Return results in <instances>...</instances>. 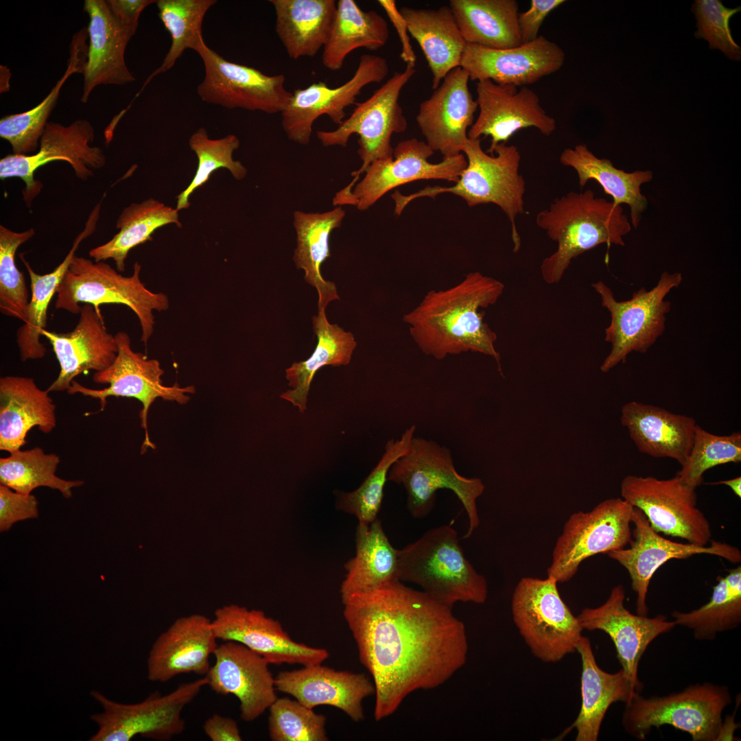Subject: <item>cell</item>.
<instances>
[{"label":"cell","instance_id":"cell-13","mask_svg":"<svg viewBox=\"0 0 741 741\" xmlns=\"http://www.w3.org/2000/svg\"><path fill=\"white\" fill-rule=\"evenodd\" d=\"M115 337L117 345L116 357L108 368L95 372L93 375L95 383L108 384V386L100 390L91 389L73 380L67 392L69 395L79 393L99 399L101 406L99 412L104 410L109 397L134 398L140 401L141 426L145 430L143 454L148 448H155L148 430V414L151 405L158 398L186 403L190 399L189 394L194 393L196 390L193 386L164 385L161 379L164 371L158 360L148 359L143 353L134 351L127 333L119 331Z\"/></svg>","mask_w":741,"mask_h":741},{"label":"cell","instance_id":"cell-54","mask_svg":"<svg viewBox=\"0 0 741 741\" xmlns=\"http://www.w3.org/2000/svg\"><path fill=\"white\" fill-rule=\"evenodd\" d=\"M38 517V501L33 495L16 492L0 484L1 532L8 531L18 521Z\"/></svg>","mask_w":741,"mask_h":741},{"label":"cell","instance_id":"cell-50","mask_svg":"<svg viewBox=\"0 0 741 741\" xmlns=\"http://www.w3.org/2000/svg\"><path fill=\"white\" fill-rule=\"evenodd\" d=\"M741 461V434H713L696 425L690 454L676 475L696 489L703 482V474L718 465Z\"/></svg>","mask_w":741,"mask_h":741},{"label":"cell","instance_id":"cell-20","mask_svg":"<svg viewBox=\"0 0 741 741\" xmlns=\"http://www.w3.org/2000/svg\"><path fill=\"white\" fill-rule=\"evenodd\" d=\"M625 597L623 585H616L603 604L583 609L577 618L583 629L600 630L611 637L633 690L640 692L638 667L642 655L652 641L677 624L662 614L653 618L633 614L624 606Z\"/></svg>","mask_w":741,"mask_h":741},{"label":"cell","instance_id":"cell-33","mask_svg":"<svg viewBox=\"0 0 741 741\" xmlns=\"http://www.w3.org/2000/svg\"><path fill=\"white\" fill-rule=\"evenodd\" d=\"M576 650L582 661V701L572 728L576 731V741H596L609 707L619 701L628 703L637 692L622 669L609 673L598 666L589 638L582 636Z\"/></svg>","mask_w":741,"mask_h":741},{"label":"cell","instance_id":"cell-8","mask_svg":"<svg viewBox=\"0 0 741 741\" xmlns=\"http://www.w3.org/2000/svg\"><path fill=\"white\" fill-rule=\"evenodd\" d=\"M388 480L404 487L407 508L414 518L426 517L435 506L437 491L448 489L458 497L469 518V528L462 539L470 537L480 524L476 500L485 486L480 478L459 474L451 451L445 446L414 437L408 452L392 465Z\"/></svg>","mask_w":741,"mask_h":741},{"label":"cell","instance_id":"cell-36","mask_svg":"<svg viewBox=\"0 0 741 741\" xmlns=\"http://www.w3.org/2000/svg\"><path fill=\"white\" fill-rule=\"evenodd\" d=\"M276 33L292 59L313 57L326 44L334 21V0H270Z\"/></svg>","mask_w":741,"mask_h":741},{"label":"cell","instance_id":"cell-15","mask_svg":"<svg viewBox=\"0 0 741 741\" xmlns=\"http://www.w3.org/2000/svg\"><path fill=\"white\" fill-rule=\"evenodd\" d=\"M621 495L644 514L657 532L701 546L710 543L711 525L697 507L696 489L677 475L666 480L627 475L621 482Z\"/></svg>","mask_w":741,"mask_h":741},{"label":"cell","instance_id":"cell-51","mask_svg":"<svg viewBox=\"0 0 741 741\" xmlns=\"http://www.w3.org/2000/svg\"><path fill=\"white\" fill-rule=\"evenodd\" d=\"M34 235L33 228L19 233L0 226V311L23 322L30 298L25 277L16 265L15 254Z\"/></svg>","mask_w":741,"mask_h":741},{"label":"cell","instance_id":"cell-39","mask_svg":"<svg viewBox=\"0 0 741 741\" xmlns=\"http://www.w3.org/2000/svg\"><path fill=\"white\" fill-rule=\"evenodd\" d=\"M355 541V555L344 567L346 574L340 587L342 602L353 593L399 580V550L392 545L378 518L368 525L358 523Z\"/></svg>","mask_w":741,"mask_h":741},{"label":"cell","instance_id":"cell-25","mask_svg":"<svg viewBox=\"0 0 741 741\" xmlns=\"http://www.w3.org/2000/svg\"><path fill=\"white\" fill-rule=\"evenodd\" d=\"M215 663L205 675L208 685L221 695L233 694L239 703V716L252 722L277 700L274 677L270 663L261 655L236 642L218 645Z\"/></svg>","mask_w":741,"mask_h":741},{"label":"cell","instance_id":"cell-49","mask_svg":"<svg viewBox=\"0 0 741 741\" xmlns=\"http://www.w3.org/2000/svg\"><path fill=\"white\" fill-rule=\"evenodd\" d=\"M189 145L198 158V167L191 182L176 197V208L178 211L190 206L189 199L191 195L204 185L217 169H227L236 180L243 179L247 173L246 168L242 163L233 158V152L240 145L239 139L234 134L211 139L207 130L200 128L190 137Z\"/></svg>","mask_w":741,"mask_h":741},{"label":"cell","instance_id":"cell-23","mask_svg":"<svg viewBox=\"0 0 741 741\" xmlns=\"http://www.w3.org/2000/svg\"><path fill=\"white\" fill-rule=\"evenodd\" d=\"M476 102L478 118L470 127L467 137L480 139L490 136L489 153L502 143H506L517 131L534 127L545 136L556 130L555 119L543 108L539 95L528 86L497 84L490 80L478 81Z\"/></svg>","mask_w":741,"mask_h":741},{"label":"cell","instance_id":"cell-35","mask_svg":"<svg viewBox=\"0 0 741 741\" xmlns=\"http://www.w3.org/2000/svg\"><path fill=\"white\" fill-rule=\"evenodd\" d=\"M400 12L409 34L416 40L432 75L436 89L451 70L460 66L467 45L449 6L437 9L403 7Z\"/></svg>","mask_w":741,"mask_h":741},{"label":"cell","instance_id":"cell-57","mask_svg":"<svg viewBox=\"0 0 741 741\" xmlns=\"http://www.w3.org/2000/svg\"><path fill=\"white\" fill-rule=\"evenodd\" d=\"M115 16L125 28L135 34L143 10L155 0H107Z\"/></svg>","mask_w":741,"mask_h":741},{"label":"cell","instance_id":"cell-40","mask_svg":"<svg viewBox=\"0 0 741 741\" xmlns=\"http://www.w3.org/2000/svg\"><path fill=\"white\" fill-rule=\"evenodd\" d=\"M88 36L87 27L73 35L66 70L41 102L27 111L1 119L0 137L10 143L13 154L30 155L38 150L47 119L56 106L64 84L71 75L84 73L88 56L89 45L86 43Z\"/></svg>","mask_w":741,"mask_h":741},{"label":"cell","instance_id":"cell-14","mask_svg":"<svg viewBox=\"0 0 741 741\" xmlns=\"http://www.w3.org/2000/svg\"><path fill=\"white\" fill-rule=\"evenodd\" d=\"M633 511L631 504L618 497L605 499L589 512L572 514L556 542L548 577L568 581L585 559L626 548L632 539Z\"/></svg>","mask_w":741,"mask_h":741},{"label":"cell","instance_id":"cell-59","mask_svg":"<svg viewBox=\"0 0 741 741\" xmlns=\"http://www.w3.org/2000/svg\"><path fill=\"white\" fill-rule=\"evenodd\" d=\"M710 484L718 485L723 484L728 486L734 494L739 498L741 497V477H736L730 480H725L719 482H715L709 483Z\"/></svg>","mask_w":741,"mask_h":741},{"label":"cell","instance_id":"cell-29","mask_svg":"<svg viewBox=\"0 0 741 741\" xmlns=\"http://www.w3.org/2000/svg\"><path fill=\"white\" fill-rule=\"evenodd\" d=\"M78 322L67 333L42 331L52 346L60 370L58 377L47 389L50 392L67 390L74 379L89 370L101 371L108 368L117 353L115 335L109 333L102 314L93 305L81 306Z\"/></svg>","mask_w":741,"mask_h":741},{"label":"cell","instance_id":"cell-17","mask_svg":"<svg viewBox=\"0 0 741 741\" xmlns=\"http://www.w3.org/2000/svg\"><path fill=\"white\" fill-rule=\"evenodd\" d=\"M95 130L87 120L78 119L67 126L48 122L40 137L38 150L33 154H9L0 160V178L18 177L25 183L23 200L31 207L34 199L41 191L43 185L34 178L36 171L55 161L71 165L76 176L86 180L94 170L102 169L106 163L102 149L91 145Z\"/></svg>","mask_w":741,"mask_h":741},{"label":"cell","instance_id":"cell-7","mask_svg":"<svg viewBox=\"0 0 741 741\" xmlns=\"http://www.w3.org/2000/svg\"><path fill=\"white\" fill-rule=\"evenodd\" d=\"M729 687L710 682L689 685L681 692L648 698L637 692L625 703L622 725L643 740L653 727L670 725L689 733L693 741L718 740L722 714L731 703Z\"/></svg>","mask_w":741,"mask_h":741},{"label":"cell","instance_id":"cell-44","mask_svg":"<svg viewBox=\"0 0 741 741\" xmlns=\"http://www.w3.org/2000/svg\"><path fill=\"white\" fill-rule=\"evenodd\" d=\"M178 210L154 198L132 203L124 209L116 222L119 232L107 242L90 250L95 262L113 259L117 270H125V261L134 247L152 239L159 228L174 224L181 226Z\"/></svg>","mask_w":741,"mask_h":741},{"label":"cell","instance_id":"cell-43","mask_svg":"<svg viewBox=\"0 0 741 741\" xmlns=\"http://www.w3.org/2000/svg\"><path fill=\"white\" fill-rule=\"evenodd\" d=\"M386 20L374 10L364 11L353 0H339L322 63L331 71L342 69L346 56L358 48L374 51L389 38Z\"/></svg>","mask_w":741,"mask_h":741},{"label":"cell","instance_id":"cell-22","mask_svg":"<svg viewBox=\"0 0 741 741\" xmlns=\"http://www.w3.org/2000/svg\"><path fill=\"white\" fill-rule=\"evenodd\" d=\"M212 627L217 639L240 643L263 657L270 664L322 663L329 657L327 649L294 641L281 624L260 610L237 604L215 611Z\"/></svg>","mask_w":741,"mask_h":741},{"label":"cell","instance_id":"cell-4","mask_svg":"<svg viewBox=\"0 0 741 741\" xmlns=\"http://www.w3.org/2000/svg\"><path fill=\"white\" fill-rule=\"evenodd\" d=\"M462 152L466 156L467 165L454 185L428 186L407 196L396 191L392 194L395 213L401 215L406 206L415 199L435 198L443 193L462 198L469 207L493 203L498 206L508 218L514 250L518 251L521 239L515 219L525 212L526 183L519 173L521 155L517 148L502 143L494 148L491 154H489L482 150L480 138H468Z\"/></svg>","mask_w":741,"mask_h":741},{"label":"cell","instance_id":"cell-10","mask_svg":"<svg viewBox=\"0 0 741 741\" xmlns=\"http://www.w3.org/2000/svg\"><path fill=\"white\" fill-rule=\"evenodd\" d=\"M558 582L550 577L522 578L511 600L513 622L537 658L556 663L576 650L580 622L561 598Z\"/></svg>","mask_w":741,"mask_h":741},{"label":"cell","instance_id":"cell-31","mask_svg":"<svg viewBox=\"0 0 741 741\" xmlns=\"http://www.w3.org/2000/svg\"><path fill=\"white\" fill-rule=\"evenodd\" d=\"M621 413V423L640 452L674 459L681 466L685 462L694 440V419L635 401L624 405Z\"/></svg>","mask_w":741,"mask_h":741},{"label":"cell","instance_id":"cell-21","mask_svg":"<svg viewBox=\"0 0 741 741\" xmlns=\"http://www.w3.org/2000/svg\"><path fill=\"white\" fill-rule=\"evenodd\" d=\"M434 152L426 142L415 138L399 142L392 158L377 160L369 165L363 179L354 186L349 205L366 210L392 189L415 180L457 183L467 165L465 156L460 153L432 163L428 158Z\"/></svg>","mask_w":741,"mask_h":741},{"label":"cell","instance_id":"cell-32","mask_svg":"<svg viewBox=\"0 0 741 741\" xmlns=\"http://www.w3.org/2000/svg\"><path fill=\"white\" fill-rule=\"evenodd\" d=\"M47 390L38 387L32 377L5 376L0 379V449L12 453L26 444L34 427L44 434L56 426V405Z\"/></svg>","mask_w":741,"mask_h":741},{"label":"cell","instance_id":"cell-34","mask_svg":"<svg viewBox=\"0 0 741 741\" xmlns=\"http://www.w3.org/2000/svg\"><path fill=\"white\" fill-rule=\"evenodd\" d=\"M102 202V200L99 201L91 211L84 228L75 238L64 260L52 272L45 274L35 272L25 259L23 253L20 254V258L30 277L31 287V296L26 317L23 324L17 329L16 335L20 358L23 362L41 359L46 354V347L40 342V336L47 326L49 305L53 296L56 294L58 287L80 244L96 230Z\"/></svg>","mask_w":741,"mask_h":741},{"label":"cell","instance_id":"cell-16","mask_svg":"<svg viewBox=\"0 0 741 741\" xmlns=\"http://www.w3.org/2000/svg\"><path fill=\"white\" fill-rule=\"evenodd\" d=\"M195 51L204 66V78L197 89L202 101L228 109L268 114L281 113L289 105L292 93L285 87L284 75H268L254 67L228 61L204 40Z\"/></svg>","mask_w":741,"mask_h":741},{"label":"cell","instance_id":"cell-28","mask_svg":"<svg viewBox=\"0 0 741 741\" xmlns=\"http://www.w3.org/2000/svg\"><path fill=\"white\" fill-rule=\"evenodd\" d=\"M212 621L193 614L176 619L160 634L150 650L148 679L165 683L187 673L206 675L209 658L217 647Z\"/></svg>","mask_w":741,"mask_h":741},{"label":"cell","instance_id":"cell-5","mask_svg":"<svg viewBox=\"0 0 741 741\" xmlns=\"http://www.w3.org/2000/svg\"><path fill=\"white\" fill-rule=\"evenodd\" d=\"M398 577L451 608L458 602L483 604L488 596L485 577L466 558L450 525L433 528L399 550Z\"/></svg>","mask_w":741,"mask_h":741},{"label":"cell","instance_id":"cell-18","mask_svg":"<svg viewBox=\"0 0 741 741\" xmlns=\"http://www.w3.org/2000/svg\"><path fill=\"white\" fill-rule=\"evenodd\" d=\"M632 524L634 540L630 541L629 548L612 550L607 554L628 572L632 589L637 594L638 615H648L646 598L650 580L656 571L670 560L709 554L733 563L741 561L740 550L726 543L711 539L707 545L701 546L689 542H675L661 537L650 527L644 514L636 507H633Z\"/></svg>","mask_w":741,"mask_h":741},{"label":"cell","instance_id":"cell-55","mask_svg":"<svg viewBox=\"0 0 741 741\" xmlns=\"http://www.w3.org/2000/svg\"><path fill=\"white\" fill-rule=\"evenodd\" d=\"M565 2L564 0H531L529 9L518 15L521 44L537 38L545 19Z\"/></svg>","mask_w":741,"mask_h":741},{"label":"cell","instance_id":"cell-24","mask_svg":"<svg viewBox=\"0 0 741 741\" xmlns=\"http://www.w3.org/2000/svg\"><path fill=\"white\" fill-rule=\"evenodd\" d=\"M565 59L558 44L539 35L530 43L503 49L467 44L460 67L473 81L490 80L523 87L560 70Z\"/></svg>","mask_w":741,"mask_h":741},{"label":"cell","instance_id":"cell-30","mask_svg":"<svg viewBox=\"0 0 741 741\" xmlns=\"http://www.w3.org/2000/svg\"><path fill=\"white\" fill-rule=\"evenodd\" d=\"M84 9L89 17V45L80 100L86 103L99 85L135 81L125 62L127 45L134 34L121 25L107 0H85Z\"/></svg>","mask_w":741,"mask_h":741},{"label":"cell","instance_id":"cell-27","mask_svg":"<svg viewBox=\"0 0 741 741\" xmlns=\"http://www.w3.org/2000/svg\"><path fill=\"white\" fill-rule=\"evenodd\" d=\"M274 682L277 691L310 709L331 706L357 722L364 719L363 701L375 694L373 681L365 674L336 670L322 663L279 672Z\"/></svg>","mask_w":741,"mask_h":741},{"label":"cell","instance_id":"cell-1","mask_svg":"<svg viewBox=\"0 0 741 741\" xmlns=\"http://www.w3.org/2000/svg\"><path fill=\"white\" fill-rule=\"evenodd\" d=\"M343 604L360 661L375 685L377 721L413 692L443 685L467 661L464 623L423 591L395 580L353 593Z\"/></svg>","mask_w":741,"mask_h":741},{"label":"cell","instance_id":"cell-3","mask_svg":"<svg viewBox=\"0 0 741 741\" xmlns=\"http://www.w3.org/2000/svg\"><path fill=\"white\" fill-rule=\"evenodd\" d=\"M537 225L557 243L540 266L543 279L559 282L572 259L596 246H624L631 225L621 205L596 197L591 189L571 191L556 198L536 216Z\"/></svg>","mask_w":741,"mask_h":741},{"label":"cell","instance_id":"cell-53","mask_svg":"<svg viewBox=\"0 0 741 741\" xmlns=\"http://www.w3.org/2000/svg\"><path fill=\"white\" fill-rule=\"evenodd\" d=\"M740 7L726 8L719 0H696L692 11L696 19L695 36L708 41L710 49H718L734 60H740L741 48L734 41L729 27L731 16Z\"/></svg>","mask_w":741,"mask_h":741},{"label":"cell","instance_id":"cell-38","mask_svg":"<svg viewBox=\"0 0 741 741\" xmlns=\"http://www.w3.org/2000/svg\"><path fill=\"white\" fill-rule=\"evenodd\" d=\"M560 163L573 168L578 176L580 187L586 185L590 180H596L602 187L605 193L613 198L618 204H626L631 209V224L636 228L642 219V214L646 209L648 200L641 193V185L652 179L650 170L626 172L613 166L607 158H599L585 144L564 150L560 157Z\"/></svg>","mask_w":741,"mask_h":741},{"label":"cell","instance_id":"cell-58","mask_svg":"<svg viewBox=\"0 0 741 741\" xmlns=\"http://www.w3.org/2000/svg\"><path fill=\"white\" fill-rule=\"evenodd\" d=\"M203 730L212 741L242 740L236 721L218 714H213L205 720Z\"/></svg>","mask_w":741,"mask_h":741},{"label":"cell","instance_id":"cell-12","mask_svg":"<svg viewBox=\"0 0 741 741\" xmlns=\"http://www.w3.org/2000/svg\"><path fill=\"white\" fill-rule=\"evenodd\" d=\"M207 685L205 676L183 683L165 695L156 691L134 704L117 703L93 690L91 695L103 711L91 716L98 729L89 740L130 741L137 736L157 741L170 740L184 731L183 711Z\"/></svg>","mask_w":741,"mask_h":741},{"label":"cell","instance_id":"cell-2","mask_svg":"<svg viewBox=\"0 0 741 741\" xmlns=\"http://www.w3.org/2000/svg\"><path fill=\"white\" fill-rule=\"evenodd\" d=\"M504 289L493 277L470 272L448 289L428 292L403 320L424 354L443 360L449 355L480 353L494 358L501 371L497 334L484 322L482 309L494 305Z\"/></svg>","mask_w":741,"mask_h":741},{"label":"cell","instance_id":"cell-37","mask_svg":"<svg viewBox=\"0 0 741 741\" xmlns=\"http://www.w3.org/2000/svg\"><path fill=\"white\" fill-rule=\"evenodd\" d=\"M455 20L467 44L503 49L521 45L515 0H451Z\"/></svg>","mask_w":741,"mask_h":741},{"label":"cell","instance_id":"cell-48","mask_svg":"<svg viewBox=\"0 0 741 741\" xmlns=\"http://www.w3.org/2000/svg\"><path fill=\"white\" fill-rule=\"evenodd\" d=\"M416 427L407 428L399 439L387 442L385 452L370 474L355 491L341 495L339 506L355 515L358 523L368 525L377 518L384 497V489L392 465L408 452Z\"/></svg>","mask_w":741,"mask_h":741},{"label":"cell","instance_id":"cell-19","mask_svg":"<svg viewBox=\"0 0 741 741\" xmlns=\"http://www.w3.org/2000/svg\"><path fill=\"white\" fill-rule=\"evenodd\" d=\"M388 73V64L384 57L364 54L353 77L340 86L330 88L320 82L295 89L289 105L281 113L282 126L288 139L308 144L314 122L323 115L339 126L344 120L345 108L355 103L362 89L381 82Z\"/></svg>","mask_w":741,"mask_h":741},{"label":"cell","instance_id":"cell-6","mask_svg":"<svg viewBox=\"0 0 741 741\" xmlns=\"http://www.w3.org/2000/svg\"><path fill=\"white\" fill-rule=\"evenodd\" d=\"M141 266L135 262L129 277L121 275L105 261L93 262L75 256L57 292L55 308L79 314L80 303L93 306L102 314L103 304H120L137 316L141 330V341L146 344L154 332V311L169 308V300L162 292L148 289L140 278Z\"/></svg>","mask_w":741,"mask_h":741},{"label":"cell","instance_id":"cell-52","mask_svg":"<svg viewBox=\"0 0 741 741\" xmlns=\"http://www.w3.org/2000/svg\"><path fill=\"white\" fill-rule=\"evenodd\" d=\"M268 732L272 741H327L326 717L297 700L277 698L269 707Z\"/></svg>","mask_w":741,"mask_h":741},{"label":"cell","instance_id":"cell-45","mask_svg":"<svg viewBox=\"0 0 741 741\" xmlns=\"http://www.w3.org/2000/svg\"><path fill=\"white\" fill-rule=\"evenodd\" d=\"M677 625L692 631L701 641L714 640L718 634L737 628L741 624V566L717 578L709 600L689 612L672 613Z\"/></svg>","mask_w":741,"mask_h":741},{"label":"cell","instance_id":"cell-11","mask_svg":"<svg viewBox=\"0 0 741 741\" xmlns=\"http://www.w3.org/2000/svg\"><path fill=\"white\" fill-rule=\"evenodd\" d=\"M682 281L680 272H664L651 290L641 287L624 301H618L602 281L592 284L600 296L602 306L611 315L604 340L611 344V349L600 366L602 372H608L620 362L625 363L631 352L646 353L656 342L666 329V315L671 309V303L665 298Z\"/></svg>","mask_w":741,"mask_h":741},{"label":"cell","instance_id":"cell-9","mask_svg":"<svg viewBox=\"0 0 741 741\" xmlns=\"http://www.w3.org/2000/svg\"><path fill=\"white\" fill-rule=\"evenodd\" d=\"M415 72L414 68L409 66L402 72H395L367 99L357 104L350 117L337 129L317 132V137L325 147H346L351 135H359L357 154L362 166L352 172V181L336 193L333 199L334 206L349 204L360 175L373 162L393 157L392 136L404 132L408 126L399 99L403 88Z\"/></svg>","mask_w":741,"mask_h":741},{"label":"cell","instance_id":"cell-42","mask_svg":"<svg viewBox=\"0 0 741 741\" xmlns=\"http://www.w3.org/2000/svg\"><path fill=\"white\" fill-rule=\"evenodd\" d=\"M318 314L312 318L317 344L306 360L294 362L285 370L286 379L292 390L281 395L304 412L311 383L316 373L325 365L338 366L348 364L357 346L354 336L336 324L327 320L324 307H318Z\"/></svg>","mask_w":741,"mask_h":741},{"label":"cell","instance_id":"cell-47","mask_svg":"<svg viewBox=\"0 0 741 741\" xmlns=\"http://www.w3.org/2000/svg\"><path fill=\"white\" fill-rule=\"evenodd\" d=\"M215 0H158V17L172 38L170 47L161 64L147 78L141 93L156 75L169 70L187 49L195 51L202 40V26L207 11Z\"/></svg>","mask_w":741,"mask_h":741},{"label":"cell","instance_id":"cell-56","mask_svg":"<svg viewBox=\"0 0 741 741\" xmlns=\"http://www.w3.org/2000/svg\"><path fill=\"white\" fill-rule=\"evenodd\" d=\"M378 3L386 12L399 35L401 46V58L407 66L414 68L416 57L410 43L408 26L404 16L397 8L394 0H379Z\"/></svg>","mask_w":741,"mask_h":741},{"label":"cell","instance_id":"cell-41","mask_svg":"<svg viewBox=\"0 0 741 741\" xmlns=\"http://www.w3.org/2000/svg\"><path fill=\"white\" fill-rule=\"evenodd\" d=\"M344 216L341 207L324 213H294L297 236L294 261L298 269L305 271V280L317 290L318 307H326L329 302L340 298L335 284L322 277L320 266L331 256L330 234L341 226Z\"/></svg>","mask_w":741,"mask_h":741},{"label":"cell","instance_id":"cell-46","mask_svg":"<svg viewBox=\"0 0 741 741\" xmlns=\"http://www.w3.org/2000/svg\"><path fill=\"white\" fill-rule=\"evenodd\" d=\"M60 458L55 454H45L36 447L10 453L0 458V483L19 493L30 494L40 486L60 492L65 498L72 495L71 489L83 484L81 480H66L56 475Z\"/></svg>","mask_w":741,"mask_h":741},{"label":"cell","instance_id":"cell-26","mask_svg":"<svg viewBox=\"0 0 741 741\" xmlns=\"http://www.w3.org/2000/svg\"><path fill=\"white\" fill-rule=\"evenodd\" d=\"M468 73L460 67L443 78L419 106L416 119L426 143L443 158L462 153L478 108L469 89Z\"/></svg>","mask_w":741,"mask_h":741}]
</instances>
